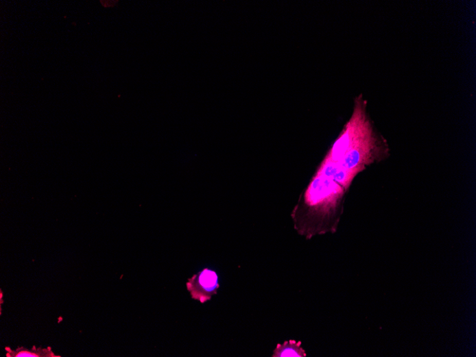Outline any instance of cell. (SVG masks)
<instances>
[{"instance_id":"3957f363","label":"cell","mask_w":476,"mask_h":357,"mask_svg":"<svg viewBox=\"0 0 476 357\" xmlns=\"http://www.w3.org/2000/svg\"><path fill=\"white\" fill-rule=\"evenodd\" d=\"M301 342L296 341H289L285 342L283 345L278 344L276 349H274L273 357H305L307 354L304 349L301 347Z\"/></svg>"},{"instance_id":"6da1fadb","label":"cell","mask_w":476,"mask_h":357,"mask_svg":"<svg viewBox=\"0 0 476 357\" xmlns=\"http://www.w3.org/2000/svg\"><path fill=\"white\" fill-rule=\"evenodd\" d=\"M390 156L385 138L374 126L368 102L359 95L353 114L300 196L291 217L298 234L307 240L335 234L346 195L361 172Z\"/></svg>"},{"instance_id":"7a4b0ae2","label":"cell","mask_w":476,"mask_h":357,"mask_svg":"<svg viewBox=\"0 0 476 357\" xmlns=\"http://www.w3.org/2000/svg\"><path fill=\"white\" fill-rule=\"evenodd\" d=\"M187 288L195 299L204 303L217 294L219 288L217 275L211 270L205 269L189 279Z\"/></svg>"},{"instance_id":"277c9868","label":"cell","mask_w":476,"mask_h":357,"mask_svg":"<svg viewBox=\"0 0 476 357\" xmlns=\"http://www.w3.org/2000/svg\"><path fill=\"white\" fill-rule=\"evenodd\" d=\"M8 357H56L51 350V348L42 349L34 347L32 349L24 347L18 348L16 350L7 349Z\"/></svg>"}]
</instances>
